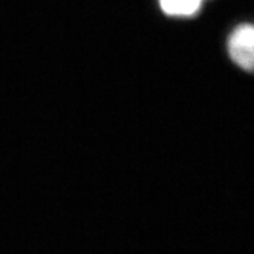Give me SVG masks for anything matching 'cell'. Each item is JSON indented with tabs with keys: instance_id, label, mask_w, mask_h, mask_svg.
Segmentation results:
<instances>
[{
	"instance_id": "cell-1",
	"label": "cell",
	"mask_w": 254,
	"mask_h": 254,
	"mask_svg": "<svg viewBox=\"0 0 254 254\" xmlns=\"http://www.w3.org/2000/svg\"><path fill=\"white\" fill-rule=\"evenodd\" d=\"M227 51L236 66L254 74V23L236 26L228 37Z\"/></svg>"
},
{
	"instance_id": "cell-2",
	"label": "cell",
	"mask_w": 254,
	"mask_h": 254,
	"mask_svg": "<svg viewBox=\"0 0 254 254\" xmlns=\"http://www.w3.org/2000/svg\"><path fill=\"white\" fill-rule=\"evenodd\" d=\"M204 0H159L166 14L173 17H190L201 9Z\"/></svg>"
}]
</instances>
